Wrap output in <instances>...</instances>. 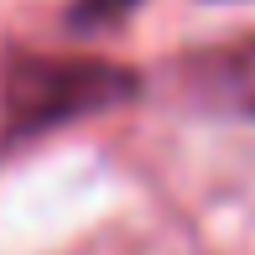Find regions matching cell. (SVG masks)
Wrapping results in <instances>:
<instances>
[{
    "label": "cell",
    "mask_w": 255,
    "mask_h": 255,
    "mask_svg": "<svg viewBox=\"0 0 255 255\" xmlns=\"http://www.w3.org/2000/svg\"><path fill=\"white\" fill-rule=\"evenodd\" d=\"M135 94V73L104 57H21L5 73L10 130H47Z\"/></svg>",
    "instance_id": "1"
},
{
    "label": "cell",
    "mask_w": 255,
    "mask_h": 255,
    "mask_svg": "<svg viewBox=\"0 0 255 255\" xmlns=\"http://www.w3.org/2000/svg\"><path fill=\"white\" fill-rule=\"evenodd\" d=\"M182 78H188V89L208 104V110L250 115L255 120V31H245L240 42L198 52Z\"/></svg>",
    "instance_id": "2"
}]
</instances>
